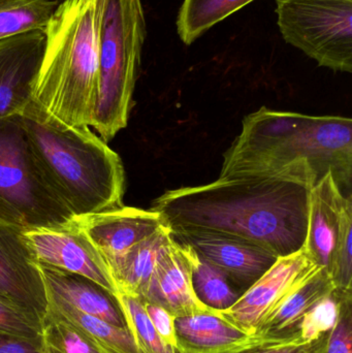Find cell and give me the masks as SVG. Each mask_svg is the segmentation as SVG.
<instances>
[{
    "label": "cell",
    "mask_w": 352,
    "mask_h": 353,
    "mask_svg": "<svg viewBox=\"0 0 352 353\" xmlns=\"http://www.w3.org/2000/svg\"><path fill=\"white\" fill-rule=\"evenodd\" d=\"M20 117L39 171L74 217L124 205L121 159L90 128L56 125L30 103Z\"/></svg>",
    "instance_id": "cell-4"
},
{
    "label": "cell",
    "mask_w": 352,
    "mask_h": 353,
    "mask_svg": "<svg viewBox=\"0 0 352 353\" xmlns=\"http://www.w3.org/2000/svg\"><path fill=\"white\" fill-rule=\"evenodd\" d=\"M349 292L336 290L326 298L316 303L298 325V333L304 343H311L324 334L334 329L340 315L343 296Z\"/></svg>",
    "instance_id": "cell-27"
},
{
    "label": "cell",
    "mask_w": 352,
    "mask_h": 353,
    "mask_svg": "<svg viewBox=\"0 0 352 353\" xmlns=\"http://www.w3.org/2000/svg\"><path fill=\"white\" fill-rule=\"evenodd\" d=\"M23 234L37 263L78 274L117 294L103 255L76 218L60 228L25 230Z\"/></svg>",
    "instance_id": "cell-9"
},
{
    "label": "cell",
    "mask_w": 352,
    "mask_h": 353,
    "mask_svg": "<svg viewBox=\"0 0 352 353\" xmlns=\"http://www.w3.org/2000/svg\"><path fill=\"white\" fill-rule=\"evenodd\" d=\"M311 187L284 176L218 178L165 191L151 209L169 228H202L287 256L305 246Z\"/></svg>",
    "instance_id": "cell-1"
},
{
    "label": "cell",
    "mask_w": 352,
    "mask_h": 353,
    "mask_svg": "<svg viewBox=\"0 0 352 353\" xmlns=\"http://www.w3.org/2000/svg\"><path fill=\"white\" fill-rule=\"evenodd\" d=\"M318 268L304 247L293 254L278 257L231 308L218 311L219 315L238 329L254 335Z\"/></svg>",
    "instance_id": "cell-8"
},
{
    "label": "cell",
    "mask_w": 352,
    "mask_h": 353,
    "mask_svg": "<svg viewBox=\"0 0 352 353\" xmlns=\"http://www.w3.org/2000/svg\"><path fill=\"white\" fill-rule=\"evenodd\" d=\"M144 306L149 319L152 321L153 325L161 339L167 345L176 348V345H177L175 331L176 317L172 315L169 311L165 310L163 307L157 306V305L144 303Z\"/></svg>",
    "instance_id": "cell-30"
},
{
    "label": "cell",
    "mask_w": 352,
    "mask_h": 353,
    "mask_svg": "<svg viewBox=\"0 0 352 353\" xmlns=\"http://www.w3.org/2000/svg\"><path fill=\"white\" fill-rule=\"evenodd\" d=\"M175 331L178 353H246L281 344L245 333L221 317L218 311L176 317Z\"/></svg>",
    "instance_id": "cell-14"
},
{
    "label": "cell",
    "mask_w": 352,
    "mask_h": 353,
    "mask_svg": "<svg viewBox=\"0 0 352 353\" xmlns=\"http://www.w3.org/2000/svg\"><path fill=\"white\" fill-rule=\"evenodd\" d=\"M276 14L287 43L322 68L352 72V0H276Z\"/></svg>",
    "instance_id": "cell-7"
},
{
    "label": "cell",
    "mask_w": 352,
    "mask_h": 353,
    "mask_svg": "<svg viewBox=\"0 0 352 353\" xmlns=\"http://www.w3.org/2000/svg\"><path fill=\"white\" fill-rule=\"evenodd\" d=\"M219 178L284 176L313 187L329 172L351 194L352 120L260 108L244 118Z\"/></svg>",
    "instance_id": "cell-2"
},
{
    "label": "cell",
    "mask_w": 352,
    "mask_h": 353,
    "mask_svg": "<svg viewBox=\"0 0 352 353\" xmlns=\"http://www.w3.org/2000/svg\"><path fill=\"white\" fill-rule=\"evenodd\" d=\"M59 0H0V41L45 29Z\"/></svg>",
    "instance_id": "cell-23"
},
{
    "label": "cell",
    "mask_w": 352,
    "mask_h": 353,
    "mask_svg": "<svg viewBox=\"0 0 352 353\" xmlns=\"http://www.w3.org/2000/svg\"><path fill=\"white\" fill-rule=\"evenodd\" d=\"M352 197L349 195L341 213L338 236L328 272L337 290L352 292Z\"/></svg>",
    "instance_id": "cell-26"
},
{
    "label": "cell",
    "mask_w": 352,
    "mask_h": 353,
    "mask_svg": "<svg viewBox=\"0 0 352 353\" xmlns=\"http://www.w3.org/2000/svg\"><path fill=\"white\" fill-rule=\"evenodd\" d=\"M47 299L48 311L76 327L103 353H143L128 329L81 312L52 294Z\"/></svg>",
    "instance_id": "cell-20"
},
{
    "label": "cell",
    "mask_w": 352,
    "mask_h": 353,
    "mask_svg": "<svg viewBox=\"0 0 352 353\" xmlns=\"http://www.w3.org/2000/svg\"><path fill=\"white\" fill-rule=\"evenodd\" d=\"M45 292L81 312L103 319L123 329L125 319L113 292L78 274L39 263Z\"/></svg>",
    "instance_id": "cell-17"
},
{
    "label": "cell",
    "mask_w": 352,
    "mask_h": 353,
    "mask_svg": "<svg viewBox=\"0 0 352 353\" xmlns=\"http://www.w3.org/2000/svg\"><path fill=\"white\" fill-rule=\"evenodd\" d=\"M314 342V341H313ZM311 343L304 344L302 342H291V343L273 344L256 348L246 353H305L311 347Z\"/></svg>",
    "instance_id": "cell-32"
},
{
    "label": "cell",
    "mask_w": 352,
    "mask_h": 353,
    "mask_svg": "<svg viewBox=\"0 0 352 353\" xmlns=\"http://www.w3.org/2000/svg\"><path fill=\"white\" fill-rule=\"evenodd\" d=\"M76 219L103 255L109 271L132 247L167 226L158 212L125 205Z\"/></svg>",
    "instance_id": "cell-13"
},
{
    "label": "cell",
    "mask_w": 352,
    "mask_h": 353,
    "mask_svg": "<svg viewBox=\"0 0 352 353\" xmlns=\"http://www.w3.org/2000/svg\"><path fill=\"white\" fill-rule=\"evenodd\" d=\"M147 37L142 0H107L92 128L107 143L127 126Z\"/></svg>",
    "instance_id": "cell-5"
},
{
    "label": "cell",
    "mask_w": 352,
    "mask_h": 353,
    "mask_svg": "<svg viewBox=\"0 0 352 353\" xmlns=\"http://www.w3.org/2000/svg\"><path fill=\"white\" fill-rule=\"evenodd\" d=\"M41 317L0 296V333L41 341Z\"/></svg>",
    "instance_id": "cell-28"
},
{
    "label": "cell",
    "mask_w": 352,
    "mask_h": 353,
    "mask_svg": "<svg viewBox=\"0 0 352 353\" xmlns=\"http://www.w3.org/2000/svg\"><path fill=\"white\" fill-rule=\"evenodd\" d=\"M171 236L176 243L190 247L198 256L223 270L242 294L278 259L254 243L214 230L171 228Z\"/></svg>",
    "instance_id": "cell-10"
},
{
    "label": "cell",
    "mask_w": 352,
    "mask_h": 353,
    "mask_svg": "<svg viewBox=\"0 0 352 353\" xmlns=\"http://www.w3.org/2000/svg\"><path fill=\"white\" fill-rule=\"evenodd\" d=\"M41 327L45 353H103L76 327L50 311L45 312Z\"/></svg>",
    "instance_id": "cell-25"
},
{
    "label": "cell",
    "mask_w": 352,
    "mask_h": 353,
    "mask_svg": "<svg viewBox=\"0 0 352 353\" xmlns=\"http://www.w3.org/2000/svg\"><path fill=\"white\" fill-rule=\"evenodd\" d=\"M45 45L43 29L0 41V119L21 115L31 103Z\"/></svg>",
    "instance_id": "cell-11"
},
{
    "label": "cell",
    "mask_w": 352,
    "mask_h": 353,
    "mask_svg": "<svg viewBox=\"0 0 352 353\" xmlns=\"http://www.w3.org/2000/svg\"><path fill=\"white\" fill-rule=\"evenodd\" d=\"M0 353H45L41 341L0 333Z\"/></svg>",
    "instance_id": "cell-31"
},
{
    "label": "cell",
    "mask_w": 352,
    "mask_h": 353,
    "mask_svg": "<svg viewBox=\"0 0 352 353\" xmlns=\"http://www.w3.org/2000/svg\"><path fill=\"white\" fill-rule=\"evenodd\" d=\"M254 0H184L177 18V31L185 45Z\"/></svg>",
    "instance_id": "cell-22"
},
{
    "label": "cell",
    "mask_w": 352,
    "mask_h": 353,
    "mask_svg": "<svg viewBox=\"0 0 352 353\" xmlns=\"http://www.w3.org/2000/svg\"><path fill=\"white\" fill-rule=\"evenodd\" d=\"M24 230L0 221V296L43 319L47 292L39 263L25 242Z\"/></svg>",
    "instance_id": "cell-12"
},
{
    "label": "cell",
    "mask_w": 352,
    "mask_h": 353,
    "mask_svg": "<svg viewBox=\"0 0 352 353\" xmlns=\"http://www.w3.org/2000/svg\"><path fill=\"white\" fill-rule=\"evenodd\" d=\"M116 296L126 327L143 353H178L176 348L161 339L140 299L124 294H117Z\"/></svg>",
    "instance_id": "cell-24"
},
{
    "label": "cell",
    "mask_w": 352,
    "mask_h": 353,
    "mask_svg": "<svg viewBox=\"0 0 352 353\" xmlns=\"http://www.w3.org/2000/svg\"><path fill=\"white\" fill-rule=\"evenodd\" d=\"M329 334H330V332H329V333L324 334L322 337L315 340V341L313 342V344H312L311 347H310L305 353H324Z\"/></svg>",
    "instance_id": "cell-33"
},
{
    "label": "cell",
    "mask_w": 352,
    "mask_h": 353,
    "mask_svg": "<svg viewBox=\"0 0 352 353\" xmlns=\"http://www.w3.org/2000/svg\"><path fill=\"white\" fill-rule=\"evenodd\" d=\"M141 301L157 305L175 317L213 312L194 294L187 247L174 245L157 265Z\"/></svg>",
    "instance_id": "cell-15"
},
{
    "label": "cell",
    "mask_w": 352,
    "mask_h": 353,
    "mask_svg": "<svg viewBox=\"0 0 352 353\" xmlns=\"http://www.w3.org/2000/svg\"><path fill=\"white\" fill-rule=\"evenodd\" d=\"M336 290L328 270L318 268L301 288L289 296L256 334L278 343H304L298 333L300 321L316 303Z\"/></svg>",
    "instance_id": "cell-18"
},
{
    "label": "cell",
    "mask_w": 352,
    "mask_h": 353,
    "mask_svg": "<svg viewBox=\"0 0 352 353\" xmlns=\"http://www.w3.org/2000/svg\"><path fill=\"white\" fill-rule=\"evenodd\" d=\"M324 353H352V292L343 296L338 323L329 334Z\"/></svg>",
    "instance_id": "cell-29"
},
{
    "label": "cell",
    "mask_w": 352,
    "mask_h": 353,
    "mask_svg": "<svg viewBox=\"0 0 352 353\" xmlns=\"http://www.w3.org/2000/svg\"><path fill=\"white\" fill-rule=\"evenodd\" d=\"M347 196L341 191L332 172L320 179L310 190L308 232L304 248L316 265L327 270L332 259Z\"/></svg>",
    "instance_id": "cell-16"
},
{
    "label": "cell",
    "mask_w": 352,
    "mask_h": 353,
    "mask_svg": "<svg viewBox=\"0 0 352 353\" xmlns=\"http://www.w3.org/2000/svg\"><path fill=\"white\" fill-rule=\"evenodd\" d=\"M186 247L189 252L192 288L196 298L214 311L231 308L242 294L239 288L223 270L198 256L190 247Z\"/></svg>",
    "instance_id": "cell-21"
},
{
    "label": "cell",
    "mask_w": 352,
    "mask_h": 353,
    "mask_svg": "<svg viewBox=\"0 0 352 353\" xmlns=\"http://www.w3.org/2000/svg\"><path fill=\"white\" fill-rule=\"evenodd\" d=\"M59 1H61V0H59Z\"/></svg>",
    "instance_id": "cell-34"
},
{
    "label": "cell",
    "mask_w": 352,
    "mask_h": 353,
    "mask_svg": "<svg viewBox=\"0 0 352 353\" xmlns=\"http://www.w3.org/2000/svg\"><path fill=\"white\" fill-rule=\"evenodd\" d=\"M74 214L45 182L20 115L0 119V221L24 230L70 223Z\"/></svg>",
    "instance_id": "cell-6"
},
{
    "label": "cell",
    "mask_w": 352,
    "mask_h": 353,
    "mask_svg": "<svg viewBox=\"0 0 352 353\" xmlns=\"http://www.w3.org/2000/svg\"><path fill=\"white\" fill-rule=\"evenodd\" d=\"M107 0H61L43 31L45 45L30 107L62 128H90L99 97Z\"/></svg>",
    "instance_id": "cell-3"
},
{
    "label": "cell",
    "mask_w": 352,
    "mask_h": 353,
    "mask_svg": "<svg viewBox=\"0 0 352 353\" xmlns=\"http://www.w3.org/2000/svg\"><path fill=\"white\" fill-rule=\"evenodd\" d=\"M173 245L171 228L167 225L132 247L110 270L117 294L141 300L157 265Z\"/></svg>",
    "instance_id": "cell-19"
}]
</instances>
